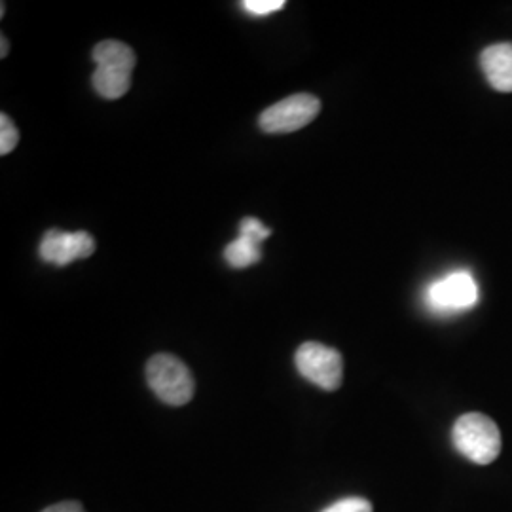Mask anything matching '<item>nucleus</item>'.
I'll return each mask as SVG.
<instances>
[{
  "mask_svg": "<svg viewBox=\"0 0 512 512\" xmlns=\"http://www.w3.org/2000/svg\"><path fill=\"white\" fill-rule=\"evenodd\" d=\"M454 446L461 456L476 465H490L499 458L501 433L495 421L484 414H465L452 429Z\"/></svg>",
  "mask_w": 512,
  "mask_h": 512,
  "instance_id": "1",
  "label": "nucleus"
},
{
  "mask_svg": "<svg viewBox=\"0 0 512 512\" xmlns=\"http://www.w3.org/2000/svg\"><path fill=\"white\" fill-rule=\"evenodd\" d=\"M147 380L154 395L169 406H183L194 397L192 372L175 355H154L148 361Z\"/></svg>",
  "mask_w": 512,
  "mask_h": 512,
  "instance_id": "2",
  "label": "nucleus"
},
{
  "mask_svg": "<svg viewBox=\"0 0 512 512\" xmlns=\"http://www.w3.org/2000/svg\"><path fill=\"white\" fill-rule=\"evenodd\" d=\"M294 363H296L298 372L308 382L325 389V391L338 389L344 380L342 355L336 349L323 346L319 342L302 344L296 351Z\"/></svg>",
  "mask_w": 512,
  "mask_h": 512,
  "instance_id": "3",
  "label": "nucleus"
},
{
  "mask_svg": "<svg viewBox=\"0 0 512 512\" xmlns=\"http://www.w3.org/2000/svg\"><path fill=\"white\" fill-rule=\"evenodd\" d=\"M319 110L321 103L315 95L298 93L281 99L270 109L264 110L258 124L266 133H293L311 124L317 118Z\"/></svg>",
  "mask_w": 512,
  "mask_h": 512,
  "instance_id": "4",
  "label": "nucleus"
},
{
  "mask_svg": "<svg viewBox=\"0 0 512 512\" xmlns=\"http://www.w3.org/2000/svg\"><path fill=\"white\" fill-rule=\"evenodd\" d=\"M478 302V287L469 272H454L435 281L427 291V304L439 313L471 310Z\"/></svg>",
  "mask_w": 512,
  "mask_h": 512,
  "instance_id": "5",
  "label": "nucleus"
},
{
  "mask_svg": "<svg viewBox=\"0 0 512 512\" xmlns=\"http://www.w3.org/2000/svg\"><path fill=\"white\" fill-rule=\"evenodd\" d=\"M40 256L55 266H69L74 260L88 258L95 251V241L88 232L50 230L40 241Z\"/></svg>",
  "mask_w": 512,
  "mask_h": 512,
  "instance_id": "6",
  "label": "nucleus"
},
{
  "mask_svg": "<svg viewBox=\"0 0 512 512\" xmlns=\"http://www.w3.org/2000/svg\"><path fill=\"white\" fill-rule=\"evenodd\" d=\"M272 230L258 219H243L239 224V238L234 239L226 249L224 258L234 268L253 266L260 258V243L270 238Z\"/></svg>",
  "mask_w": 512,
  "mask_h": 512,
  "instance_id": "7",
  "label": "nucleus"
},
{
  "mask_svg": "<svg viewBox=\"0 0 512 512\" xmlns=\"http://www.w3.org/2000/svg\"><path fill=\"white\" fill-rule=\"evenodd\" d=\"M480 67L497 92H512V44H494L480 54Z\"/></svg>",
  "mask_w": 512,
  "mask_h": 512,
  "instance_id": "8",
  "label": "nucleus"
},
{
  "mask_svg": "<svg viewBox=\"0 0 512 512\" xmlns=\"http://www.w3.org/2000/svg\"><path fill=\"white\" fill-rule=\"evenodd\" d=\"M93 61L97 67H107V69H116V71H126L133 73L135 69V54L129 48L128 44L118 42V40H105L99 42L93 48Z\"/></svg>",
  "mask_w": 512,
  "mask_h": 512,
  "instance_id": "9",
  "label": "nucleus"
},
{
  "mask_svg": "<svg viewBox=\"0 0 512 512\" xmlns=\"http://www.w3.org/2000/svg\"><path fill=\"white\" fill-rule=\"evenodd\" d=\"M93 88L105 99H120L131 88V73L97 67L92 76Z\"/></svg>",
  "mask_w": 512,
  "mask_h": 512,
  "instance_id": "10",
  "label": "nucleus"
},
{
  "mask_svg": "<svg viewBox=\"0 0 512 512\" xmlns=\"http://www.w3.org/2000/svg\"><path fill=\"white\" fill-rule=\"evenodd\" d=\"M19 141V131L16 124L8 118V114L0 116V154H10Z\"/></svg>",
  "mask_w": 512,
  "mask_h": 512,
  "instance_id": "11",
  "label": "nucleus"
},
{
  "mask_svg": "<svg viewBox=\"0 0 512 512\" xmlns=\"http://www.w3.org/2000/svg\"><path fill=\"white\" fill-rule=\"evenodd\" d=\"M321 512H372V505L363 497H346Z\"/></svg>",
  "mask_w": 512,
  "mask_h": 512,
  "instance_id": "12",
  "label": "nucleus"
},
{
  "mask_svg": "<svg viewBox=\"0 0 512 512\" xmlns=\"http://www.w3.org/2000/svg\"><path fill=\"white\" fill-rule=\"evenodd\" d=\"M241 6L255 16H268L272 12L285 8V0H247V2H241Z\"/></svg>",
  "mask_w": 512,
  "mask_h": 512,
  "instance_id": "13",
  "label": "nucleus"
},
{
  "mask_svg": "<svg viewBox=\"0 0 512 512\" xmlns=\"http://www.w3.org/2000/svg\"><path fill=\"white\" fill-rule=\"evenodd\" d=\"M42 512H86L84 507L80 503H74V501H65V503H57L52 505L48 509H44Z\"/></svg>",
  "mask_w": 512,
  "mask_h": 512,
  "instance_id": "14",
  "label": "nucleus"
},
{
  "mask_svg": "<svg viewBox=\"0 0 512 512\" xmlns=\"http://www.w3.org/2000/svg\"><path fill=\"white\" fill-rule=\"evenodd\" d=\"M8 55V40H6V37H2V54H0V57H6Z\"/></svg>",
  "mask_w": 512,
  "mask_h": 512,
  "instance_id": "15",
  "label": "nucleus"
}]
</instances>
